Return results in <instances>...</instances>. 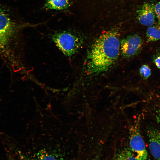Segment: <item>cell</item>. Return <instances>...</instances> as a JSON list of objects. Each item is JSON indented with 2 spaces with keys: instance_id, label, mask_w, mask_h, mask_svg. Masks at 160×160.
<instances>
[{
  "instance_id": "52a82bcc",
  "label": "cell",
  "mask_w": 160,
  "mask_h": 160,
  "mask_svg": "<svg viewBox=\"0 0 160 160\" xmlns=\"http://www.w3.org/2000/svg\"><path fill=\"white\" fill-rule=\"evenodd\" d=\"M149 150L156 160H160V131L151 129L148 132Z\"/></svg>"
},
{
  "instance_id": "7c38bea8",
  "label": "cell",
  "mask_w": 160,
  "mask_h": 160,
  "mask_svg": "<svg viewBox=\"0 0 160 160\" xmlns=\"http://www.w3.org/2000/svg\"><path fill=\"white\" fill-rule=\"evenodd\" d=\"M139 72L141 77L145 79L148 78L150 76L151 73L150 68L146 65H143L140 67Z\"/></svg>"
},
{
  "instance_id": "ba28073f",
  "label": "cell",
  "mask_w": 160,
  "mask_h": 160,
  "mask_svg": "<svg viewBox=\"0 0 160 160\" xmlns=\"http://www.w3.org/2000/svg\"><path fill=\"white\" fill-rule=\"evenodd\" d=\"M70 4V0H46L44 7L49 9L60 10L67 9Z\"/></svg>"
},
{
  "instance_id": "8fae6325",
  "label": "cell",
  "mask_w": 160,
  "mask_h": 160,
  "mask_svg": "<svg viewBox=\"0 0 160 160\" xmlns=\"http://www.w3.org/2000/svg\"><path fill=\"white\" fill-rule=\"evenodd\" d=\"M25 160H60L53 154L45 152L39 153L34 158L27 159Z\"/></svg>"
},
{
  "instance_id": "3957f363",
  "label": "cell",
  "mask_w": 160,
  "mask_h": 160,
  "mask_svg": "<svg viewBox=\"0 0 160 160\" xmlns=\"http://www.w3.org/2000/svg\"><path fill=\"white\" fill-rule=\"evenodd\" d=\"M8 8L0 2V47L8 42L14 33L15 23Z\"/></svg>"
},
{
  "instance_id": "5b68a950",
  "label": "cell",
  "mask_w": 160,
  "mask_h": 160,
  "mask_svg": "<svg viewBox=\"0 0 160 160\" xmlns=\"http://www.w3.org/2000/svg\"><path fill=\"white\" fill-rule=\"evenodd\" d=\"M143 44L142 38L137 34L123 38L120 42V51L123 57L129 58L138 55L141 51Z\"/></svg>"
},
{
  "instance_id": "9c48e42d",
  "label": "cell",
  "mask_w": 160,
  "mask_h": 160,
  "mask_svg": "<svg viewBox=\"0 0 160 160\" xmlns=\"http://www.w3.org/2000/svg\"><path fill=\"white\" fill-rule=\"evenodd\" d=\"M148 42L155 41L160 39V26L152 25L147 29L146 33Z\"/></svg>"
},
{
  "instance_id": "5bb4252c",
  "label": "cell",
  "mask_w": 160,
  "mask_h": 160,
  "mask_svg": "<svg viewBox=\"0 0 160 160\" xmlns=\"http://www.w3.org/2000/svg\"><path fill=\"white\" fill-rule=\"evenodd\" d=\"M154 62L157 67L160 69V55L156 56L154 59Z\"/></svg>"
},
{
  "instance_id": "277c9868",
  "label": "cell",
  "mask_w": 160,
  "mask_h": 160,
  "mask_svg": "<svg viewBox=\"0 0 160 160\" xmlns=\"http://www.w3.org/2000/svg\"><path fill=\"white\" fill-rule=\"evenodd\" d=\"M129 144L131 151L137 160H148V154L145 143L137 124L132 129Z\"/></svg>"
},
{
  "instance_id": "4fadbf2b",
  "label": "cell",
  "mask_w": 160,
  "mask_h": 160,
  "mask_svg": "<svg viewBox=\"0 0 160 160\" xmlns=\"http://www.w3.org/2000/svg\"><path fill=\"white\" fill-rule=\"evenodd\" d=\"M155 14L157 18L159 25L160 24V1L157 3L154 8Z\"/></svg>"
},
{
  "instance_id": "8992f818",
  "label": "cell",
  "mask_w": 160,
  "mask_h": 160,
  "mask_svg": "<svg viewBox=\"0 0 160 160\" xmlns=\"http://www.w3.org/2000/svg\"><path fill=\"white\" fill-rule=\"evenodd\" d=\"M137 18L141 25L148 27L153 25L155 18L154 8L150 4H144L137 11Z\"/></svg>"
},
{
  "instance_id": "7a4b0ae2",
  "label": "cell",
  "mask_w": 160,
  "mask_h": 160,
  "mask_svg": "<svg viewBox=\"0 0 160 160\" xmlns=\"http://www.w3.org/2000/svg\"><path fill=\"white\" fill-rule=\"evenodd\" d=\"M52 39L59 49L68 57L78 52L84 43V39L80 35L67 31L55 33L52 35Z\"/></svg>"
},
{
  "instance_id": "6da1fadb",
  "label": "cell",
  "mask_w": 160,
  "mask_h": 160,
  "mask_svg": "<svg viewBox=\"0 0 160 160\" xmlns=\"http://www.w3.org/2000/svg\"><path fill=\"white\" fill-rule=\"evenodd\" d=\"M119 33L113 29L103 32L92 43L87 52L85 68L89 74L108 70L117 60L120 51Z\"/></svg>"
},
{
  "instance_id": "30bf717a",
  "label": "cell",
  "mask_w": 160,
  "mask_h": 160,
  "mask_svg": "<svg viewBox=\"0 0 160 160\" xmlns=\"http://www.w3.org/2000/svg\"><path fill=\"white\" fill-rule=\"evenodd\" d=\"M112 160H137L131 151L124 149L119 152Z\"/></svg>"
}]
</instances>
